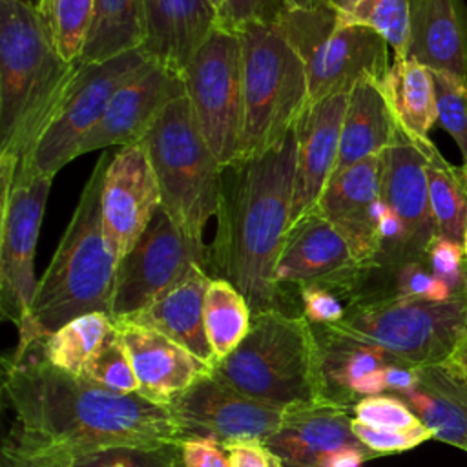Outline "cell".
<instances>
[{
	"mask_svg": "<svg viewBox=\"0 0 467 467\" xmlns=\"http://www.w3.org/2000/svg\"><path fill=\"white\" fill-rule=\"evenodd\" d=\"M407 57L467 84L465 2L409 0Z\"/></svg>",
	"mask_w": 467,
	"mask_h": 467,
	"instance_id": "24",
	"label": "cell"
},
{
	"mask_svg": "<svg viewBox=\"0 0 467 467\" xmlns=\"http://www.w3.org/2000/svg\"><path fill=\"white\" fill-rule=\"evenodd\" d=\"M452 376L467 385V330L458 339L451 356L441 363Z\"/></svg>",
	"mask_w": 467,
	"mask_h": 467,
	"instance_id": "48",
	"label": "cell"
},
{
	"mask_svg": "<svg viewBox=\"0 0 467 467\" xmlns=\"http://www.w3.org/2000/svg\"><path fill=\"white\" fill-rule=\"evenodd\" d=\"M352 414L358 421L385 431H409L421 425L409 405L390 392L361 398L354 405Z\"/></svg>",
	"mask_w": 467,
	"mask_h": 467,
	"instance_id": "40",
	"label": "cell"
},
{
	"mask_svg": "<svg viewBox=\"0 0 467 467\" xmlns=\"http://www.w3.org/2000/svg\"><path fill=\"white\" fill-rule=\"evenodd\" d=\"M285 2H286L288 9H312V7L321 5L327 0H285Z\"/></svg>",
	"mask_w": 467,
	"mask_h": 467,
	"instance_id": "49",
	"label": "cell"
},
{
	"mask_svg": "<svg viewBox=\"0 0 467 467\" xmlns=\"http://www.w3.org/2000/svg\"><path fill=\"white\" fill-rule=\"evenodd\" d=\"M144 40V0H95L93 24L77 66L104 62L142 49Z\"/></svg>",
	"mask_w": 467,
	"mask_h": 467,
	"instance_id": "30",
	"label": "cell"
},
{
	"mask_svg": "<svg viewBox=\"0 0 467 467\" xmlns=\"http://www.w3.org/2000/svg\"><path fill=\"white\" fill-rule=\"evenodd\" d=\"M352 420L348 409L328 401L288 407L281 427L266 445L283 467H319L336 451L368 449L356 438Z\"/></svg>",
	"mask_w": 467,
	"mask_h": 467,
	"instance_id": "23",
	"label": "cell"
},
{
	"mask_svg": "<svg viewBox=\"0 0 467 467\" xmlns=\"http://www.w3.org/2000/svg\"><path fill=\"white\" fill-rule=\"evenodd\" d=\"M436 86V104H438V122L454 139L463 164H467V84L432 71Z\"/></svg>",
	"mask_w": 467,
	"mask_h": 467,
	"instance_id": "39",
	"label": "cell"
},
{
	"mask_svg": "<svg viewBox=\"0 0 467 467\" xmlns=\"http://www.w3.org/2000/svg\"><path fill=\"white\" fill-rule=\"evenodd\" d=\"M400 126L378 80L363 78L350 91L341 126L336 171L370 155H379L396 142Z\"/></svg>",
	"mask_w": 467,
	"mask_h": 467,
	"instance_id": "27",
	"label": "cell"
},
{
	"mask_svg": "<svg viewBox=\"0 0 467 467\" xmlns=\"http://www.w3.org/2000/svg\"><path fill=\"white\" fill-rule=\"evenodd\" d=\"M312 330L319 354L323 400L350 412L361 398L387 392L389 365H407L381 347L334 325H312Z\"/></svg>",
	"mask_w": 467,
	"mask_h": 467,
	"instance_id": "20",
	"label": "cell"
},
{
	"mask_svg": "<svg viewBox=\"0 0 467 467\" xmlns=\"http://www.w3.org/2000/svg\"><path fill=\"white\" fill-rule=\"evenodd\" d=\"M425 261L434 275L447 283L454 294L465 292L467 263L462 243L436 235L427 248Z\"/></svg>",
	"mask_w": 467,
	"mask_h": 467,
	"instance_id": "42",
	"label": "cell"
},
{
	"mask_svg": "<svg viewBox=\"0 0 467 467\" xmlns=\"http://www.w3.org/2000/svg\"><path fill=\"white\" fill-rule=\"evenodd\" d=\"M142 51L182 73L199 46L221 24L213 0H144Z\"/></svg>",
	"mask_w": 467,
	"mask_h": 467,
	"instance_id": "25",
	"label": "cell"
},
{
	"mask_svg": "<svg viewBox=\"0 0 467 467\" xmlns=\"http://www.w3.org/2000/svg\"><path fill=\"white\" fill-rule=\"evenodd\" d=\"M352 431L356 438L365 447H368L376 456L403 452L418 447L427 440H434V432L423 423L409 431H385V429H374L370 425H365L354 418Z\"/></svg>",
	"mask_w": 467,
	"mask_h": 467,
	"instance_id": "41",
	"label": "cell"
},
{
	"mask_svg": "<svg viewBox=\"0 0 467 467\" xmlns=\"http://www.w3.org/2000/svg\"><path fill=\"white\" fill-rule=\"evenodd\" d=\"M159 208L161 192L144 142L122 146L106 168L100 195L102 228L119 259L133 248Z\"/></svg>",
	"mask_w": 467,
	"mask_h": 467,
	"instance_id": "16",
	"label": "cell"
},
{
	"mask_svg": "<svg viewBox=\"0 0 467 467\" xmlns=\"http://www.w3.org/2000/svg\"><path fill=\"white\" fill-rule=\"evenodd\" d=\"M463 252H465V263H467V224H465V234H463Z\"/></svg>",
	"mask_w": 467,
	"mask_h": 467,
	"instance_id": "51",
	"label": "cell"
},
{
	"mask_svg": "<svg viewBox=\"0 0 467 467\" xmlns=\"http://www.w3.org/2000/svg\"><path fill=\"white\" fill-rule=\"evenodd\" d=\"M197 128L223 166L239 159L244 100L237 29L219 24L182 69Z\"/></svg>",
	"mask_w": 467,
	"mask_h": 467,
	"instance_id": "10",
	"label": "cell"
},
{
	"mask_svg": "<svg viewBox=\"0 0 467 467\" xmlns=\"http://www.w3.org/2000/svg\"><path fill=\"white\" fill-rule=\"evenodd\" d=\"M334 327L381 347L414 368L441 365L467 330V292L447 301L363 296Z\"/></svg>",
	"mask_w": 467,
	"mask_h": 467,
	"instance_id": "8",
	"label": "cell"
},
{
	"mask_svg": "<svg viewBox=\"0 0 467 467\" xmlns=\"http://www.w3.org/2000/svg\"><path fill=\"white\" fill-rule=\"evenodd\" d=\"M210 281L212 275L206 268L197 265L182 281L126 319H133L159 330L199 359L215 367L217 359L204 328V296Z\"/></svg>",
	"mask_w": 467,
	"mask_h": 467,
	"instance_id": "26",
	"label": "cell"
},
{
	"mask_svg": "<svg viewBox=\"0 0 467 467\" xmlns=\"http://www.w3.org/2000/svg\"><path fill=\"white\" fill-rule=\"evenodd\" d=\"M15 2H18V4H22V5H26V7H31V9H38L40 7V4H42V0H15Z\"/></svg>",
	"mask_w": 467,
	"mask_h": 467,
	"instance_id": "50",
	"label": "cell"
},
{
	"mask_svg": "<svg viewBox=\"0 0 467 467\" xmlns=\"http://www.w3.org/2000/svg\"><path fill=\"white\" fill-rule=\"evenodd\" d=\"M161 192V208L192 239L202 241L217 215L223 164L201 135L186 97L173 100L142 139Z\"/></svg>",
	"mask_w": 467,
	"mask_h": 467,
	"instance_id": "7",
	"label": "cell"
},
{
	"mask_svg": "<svg viewBox=\"0 0 467 467\" xmlns=\"http://www.w3.org/2000/svg\"><path fill=\"white\" fill-rule=\"evenodd\" d=\"M275 26L305 62L310 102L348 93L363 78L381 82L390 67L389 42L372 27L343 20L330 0L286 9Z\"/></svg>",
	"mask_w": 467,
	"mask_h": 467,
	"instance_id": "9",
	"label": "cell"
},
{
	"mask_svg": "<svg viewBox=\"0 0 467 467\" xmlns=\"http://www.w3.org/2000/svg\"><path fill=\"white\" fill-rule=\"evenodd\" d=\"M288 9L285 0H223L221 24L241 29L248 24H277Z\"/></svg>",
	"mask_w": 467,
	"mask_h": 467,
	"instance_id": "44",
	"label": "cell"
},
{
	"mask_svg": "<svg viewBox=\"0 0 467 467\" xmlns=\"http://www.w3.org/2000/svg\"><path fill=\"white\" fill-rule=\"evenodd\" d=\"M73 452L13 425L2 443L0 467H71Z\"/></svg>",
	"mask_w": 467,
	"mask_h": 467,
	"instance_id": "38",
	"label": "cell"
},
{
	"mask_svg": "<svg viewBox=\"0 0 467 467\" xmlns=\"http://www.w3.org/2000/svg\"><path fill=\"white\" fill-rule=\"evenodd\" d=\"M250 325L252 310L244 296L230 281L212 277L204 296V328L217 361L244 339Z\"/></svg>",
	"mask_w": 467,
	"mask_h": 467,
	"instance_id": "33",
	"label": "cell"
},
{
	"mask_svg": "<svg viewBox=\"0 0 467 467\" xmlns=\"http://www.w3.org/2000/svg\"><path fill=\"white\" fill-rule=\"evenodd\" d=\"M230 467H283L281 460L270 451L266 441L250 440L223 445Z\"/></svg>",
	"mask_w": 467,
	"mask_h": 467,
	"instance_id": "46",
	"label": "cell"
},
{
	"mask_svg": "<svg viewBox=\"0 0 467 467\" xmlns=\"http://www.w3.org/2000/svg\"><path fill=\"white\" fill-rule=\"evenodd\" d=\"M206 244L186 235L159 208L133 248L120 259L109 316L128 317L182 281L193 266L206 268Z\"/></svg>",
	"mask_w": 467,
	"mask_h": 467,
	"instance_id": "13",
	"label": "cell"
},
{
	"mask_svg": "<svg viewBox=\"0 0 467 467\" xmlns=\"http://www.w3.org/2000/svg\"><path fill=\"white\" fill-rule=\"evenodd\" d=\"M4 398L26 432L71 451L117 445L182 443L184 434L168 405L120 394L51 365L38 343L4 358Z\"/></svg>",
	"mask_w": 467,
	"mask_h": 467,
	"instance_id": "1",
	"label": "cell"
},
{
	"mask_svg": "<svg viewBox=\"0 0 467 467\" xmlns=\"http://www.w3.org/2000/svg\"><path fill=\"white\" fill-rule=\"evenodd\" d=\"M394 396L434 432V440L467 452V385L443 365L420 368L418 383Z\"/></svg>",
	"mask_w": 467,
	"mask_h": 467,
	"instance_id": "28",
	"label": "cell"
},
{
	"mask_svg": "<svg viewBox=\"0 0 467 467\" xmlns=\"http://www.w3.org/2000/svg\"><path fill=\"white\" fill-rule=\"evenodd\" d=\"M383 153L334 173L317 204V212L347 239L356 259L372 268L381 250L378 217L383 206Z\"/></svg>",
	"mask_w": 467,
	"mask_h": 467,
	"instance_id": "18",
	"label": "cell"
},
{
	"mask_svg": "<svg viewBox=\"0 0 467 467\" xmlns=\"http://www.w3.org/2000/svg\"><path fill=\"white\" fill-rule=\"evenodd\" d=\"M111 153L102 151L82 188L73 217L38 279L27 321L18 328L16 350L42 341L71 319L111 310L119 255L111 248L100 212V195Z\"/></svg>",
	"mask_w": 467,
	"mask_h": 467,
	"instance_id": "3",
	"label": "cell"
},
{
	"mask_svg": "<svg viewBox=\"0 0 467 467\" xmlns=\"http://www.w3.org/2000/svg\"><path fill=\"white\" fill-rule=\"evenodd\" d=\"M78 66L67 62L40 15L0 0V159L24 170Z\"/></svg>",
	"mask_w": 467,
	"mask_h": 467,
	"instance_id": "4",
	"label": "cell"
},
{
	"mask_svg": "<svg viewBox=\"0 0 467 467\" xmlns=\"http://www.w3.org/2000/svg\"><path fill=\"white\" fill-rule=\"evenodd\" d=\"M115 323L106 312H91L71 319L38 343L42 356L55 367L82 376Z\"/></svg>",
	"mask_w": 467,
	"mask_h": 467,
	"instance_id": "32",
	"label": "cell"
},
{
	"mask_svg": "<svg viewBox=\"0 0 467 467\" xmlns=\"http://www.w3.org/2000/svg\"><path fill=\"white\" fill-rule=\"evenodd\" d=\"M213 4L217 5V9L221 11V7H223V0H213Z\"/></svg>",
	"mask_w": 467,
	"mask_h": 467,
	"instance_id": "52",
	"label": "cell"
},
{
	"mask_svg": "<svg viewBox=\"0 0 467 467\" xmlns=\"http://www.w3.org/2000/svg\"><path fill=\"white\" fill-rule=\"evenodd\" d=\"M343 20L378 31L394 51L407 57L409 44V0H330Z\"/></svg>",
	"mask_w": 467,
	"mask_h": 467,
	"instance_id": "34",
	"label": "cell"
},
{
	"mask_svg": "<svg viewBox=\"0 0 467 467\" xmlns=\"http://www.w3.org/2000/svg\"><path fill=\"white\" fill-rule=\"evenodd\" d=\"M212 372L243 394L274 407L325 401L316 336L301 314H252L244 339Z\"/></svg>",
	"mask_w": 467,
	"mask_h": 467,
	"instance_id": "5",
	"label": "cell"
},
{
	"mask_svg": "<svg viewBox=\"0 0 467 467\" xmlns=\"http://www.w3.org/2000/svg\"><path fill=\"white\" fill-rule=\"evenodd\" d=\"M130 352L139 396L157 405H170L199 378L210 374L213 365L199 359L177 341L133 319H113Z\"/></svg>",
	"mask_w": 467,
	"mask_h": 467,
	"instance_id": "22",
	"label": "cell"
},
{
	"mask_svg": "<svg viewBox=\"0 0 467 467\" xmlns=\"http://www.w3.org/2000/svg\"><path fill=\"white\" fill-rule=\"evenodd\" d=\"M376 458V454L368 449H341L328 454L319 467H361L363 462Z\"/></svg>",
	"mask_w": 467,
	"mask_h": 467,
	"instance_id": "47",
	"label": "cell"
},
{
	"mask_svg": "<svg viewBox=\"0 0 467 467\" xmlns=\"http://www.w3.org/2000/svg\"><path fill=\"white\" fill-rule=\"evenodd\" d=\"M379 86L400 130L416 142L427 140L438 122L432 71L414 58L394 57Z\"/></svg>",
	"mask_w": 467,
	"mask_h": 467,
	"instance_id": "29",
	"label": "cell"
},
{
	"mask_svg": "<svg viewBox=\"0 0 467 467\" xmlns=\"http://www.w3.org/2000/svg\"><path fill=\"white\" fill-rule=\"evenodd\" d=\"M181 97H186L182 73L151 58L115 91L102 119L82 140L78 155L140 142L164 109Z\"/></svg>",
	"mask_w": 467,
	"mask_h": 467,
	"instance_id": "17",
	"label": "cell"
},
{
	"mask_svg": "<svg viewBox=\"0 0 467 467\" xmlns=\"http://www.w3.org/2000/svg\"><path fill=\"white\" fill-rule=\"evenodd\" d=\"M150 60V55L135 49L104 62L78 66L66 95L15 181L20 182L38 175L55 177L60 168L78 157L82 140L99 124L115 91L144 69Z\"/></svg>",
	"mask_w": 467,
	"mask_h": 467,
	"instance_id": "11",
	"label": "cell"
},
{
	"mask_svg": "<svg viewBox=\"0 0 467 467\" xmlns=\"http://www.w3.org/2000/svg\"><path fill=\"white\" fill-rule=\"evenodd\" d=\"M296 148L294 130L274 150L223 168L217 230L206 248V272L230 281L252 314L290 312L288 292L279 286L275 268L290 228Z\"/></svg>",
	"mask_w": 467,
	"mask_h": 467,
	"instance_id": "2",
	"label": "cell"
},
{
	"mask_svg": "<svg viewBox=\"0 0 467 467\" xmlns=\"http://www.w3.org/2000/svg\"><path fill=\"white\" fill-rule=\"evenodd\" d=\"M465 292H467V285H465Z\"/></svg>",
	"mask_w": 467,
	"mask_h": 467,
	"instance_id": "53",
	"label": "cell"
},
{
	"mask_svg": "<svg viewBox=\"0 0 467 467\" xmlns=\"http://www.w3.org/2000/svg\"><path fill=\"white\" fill-rule=\"evenodd\" d=\"M170 410L186 438H212L221 445L266 441L283 423L286 409L243 394L213 372L179 394Z\"/></svg>",
	"mask_w": 467,
	"mask_h": 467,
	"instance_id": "14",
	"label": "cell"
},
{
	"mask_svg": "<svg viewBox=\"0 0 467 467\" xmlns=\"http://www.w3.org/2000/svg\"><path fill=\"white\" fill-rule=\"evenodd\" d=\"M60 55L77 64L95 15V0H42L36 9Z\"/></svg>",
	"mask_w": 467,
	"mask_h": 467,
	"instance_id": "35",
	"label": "cell"
},
{
	"mask_svg": "<svg viewBox=\"0 0 467 467\" xmlns=\"http://www.w3.org/2000/svg\"><path fill=\"white\" fill-rule=\"evenodd\" d=\"M429 197L436 234L463 244L467 224V164L454 166L432 142L425 146Z\"/></svg>",
	"mask_w": 467,
	"mask_h": 467,
	"instance_id": "31",
	"label": "cell"
},
{
	"mask_svg": "<svg viewBox=\"0 0 467 467\" xmlns=\"http://www.w3.org/2000/svg\"><path fill=\"white\" fill-rule=\"evenodd\" d=\"M372 270L356 259L347 239L316 212L288 228L275 279L286 292L314 283L328 285L352 305Z\"/></svg>",
	"mask_w": 467,
	"mask_h": 467,
	"instance_id": "15",
	"label": "cell"
},
{
	"mask_svg": "<svg viewBox=\"0 0 467 467\" xmlns=\"http://www.w3.org/2000/svg\"><path fill=\"white\" fill-rule=\"evenodd\" d=\"M182 467H230L226 449L212 438H186L181 443Z\"/></svg>",
	"mask_w": 467,
	"mask_h": 467,
	"instance_id": "45",
	"label": "cell"
},
{
	"mask_svg": "<svg viewBox=\"0 0 467 467\" xmlns=\"http://www.w3.org/2000/svg\"><path fill=\"white\" fill-rule=\"evenodd\" d=\"M71 467H182L181 443L117 445L73 454Z\"/></svg>",
	"mask_w": 467,
	"mask_h": 467,
	"instance_id": "36",
	"label": "cell"
},
{
	"mask_svg": "<svg viewBox=\"0 0 467 467\" xmlns=\"http://www.w3.org/2000/svg\"><path fill=\"white\" fill-rule=\"evenodd\" d=\"M301 316L310 325H334L347 314V299L328 285H305L297 288Z\"/></svg>",
	"mask_w": 467,
	"mask_h": 467,
	"instance_id": "43",
	"label": "cell"
},
{
	"mask_svg": "<svg viewBox=\"0 0 467 467\" xmlns=\"http://www.w3.org/2000/svg\"><path fill=\"white\" fill-rule=\"evenodd\" d=\"M84 378L120 394L139 392L140 385L126 343L117 327H113L111 334L106 337V341L89 361Z\"/></svg>",
	"mask_w": 467,
	"mask_h": 467,
	"instance_id": "37",
	"label": "cell"
},
{
	"mask_svg": "<svg viewBox=\"0 0 467 467\" xmlns=\"http://www.w3.org/2000/svg\"><path fill=\"white\" fill-rule=\"evenodd\" d=\"M237 31L244 100L239 159H250L274 150L296 130L310 91L303 58L275 24H248Z\"/></svg>",
	"mask_w": 467,
	"mask_h": 467,
	"instance_id": "6",
	"label": "cell"
},
{
	"mask_svg": "<svg viewBox=\"0 0 467 467\" xmlns=\"http://www.w3.org/2000/svg\"><path fill=\"white\" fill-rule=\"evenodd\" d=\"M427 142L431 139L416 142L400 130L396 142L383 153L381 197L403 224L407 261L425 259L438 235L429 197Z\"/></svg>",
	"mask_w": 467,
	"mask_h": 467,
	"instance_id": "21",
	"label": "cell"
},
{
	"mask_svg": "<svg viewBox=\"0 0 467 467\" xmlns=\"http://www.w3.org/2000/svg\"><path fill=\"white\" fill-rule=\"evenodd\" d=\"M16 162L0 159V312L22 328L36 294L35 252L53 177L15 181Z\"/></svg>",
	"mask_w": 467,
	"mask_h": 467,
	"instance_id": "12",
	"label": "cell"
},
{
	"mask_svg": "<svg viewBox=\"0 0 467 467\" xmlns=\"http://www.w3.org/2000/svg\"><path fill=\"white\" fill-rule=\"evenodd\" d=\"M348 93L310 102L296 126V175L290 226L317 212L339 155L341 126Z\"/></svg>",
	"mask_w": 467,
	"mask_h": 467,
	"instance_id": "19",
	"label": "cell"
}]
</instances>
